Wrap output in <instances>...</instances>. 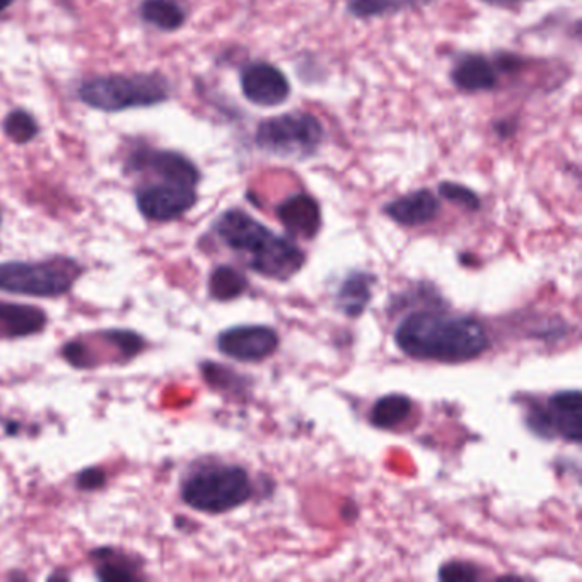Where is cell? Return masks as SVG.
<instances>
[{
  "label": "cell",
  "mask_w": 582,
  "mask_h": 582,
  "mask_svg": "<svg viewBox=\"0 0 582 582\" xmlns=\"http://www.w3.org/2000/svg\"><path fill=\"white\" fill-rule=\"evenodd\" d=\"M477 2L495 9H517L521 5L529 4L533 0H477Z\"/></svg>",
  "instance_id": "obj_28"
},
{
  "label": "cell",
  "mask_w": 582,
  "mask_h": 582,
  "mask_svg": "<svg viewBox=\"0 0 582 582\" xmlns=\"http://www.w3.org/2000/svg\"><path fill=\"white\" fill-rule=\"evenodd\" d=\"M2 127H4L5 136L16 144L32 142L39 132L38 122L26 110H14L9 113Z\"/></svg>",
  "instance_id": "obj_22"
},
{
  "label": "cell",
  "mask_w": 582,
  "mask_h": 582,
  "mask_svg": "<svg viewBox=\"0 0 582 582\" xmlns=\"http://www.w3.org/2000/svg\"><path fill=\"white\" fill-rule=\"evenodd\" d=\"M413 401L406 395H385L370 409L369 421L381 431L400 427L412 415Z\"/></svg>",
  "instance_id": "obj_19"
},
{
  "label": "cell",
  "mask_w": 582,
  "mask_h": 582,
  "mask_svg": "<svg viewBox=\"0 0 582 582\" xmlns=\"http://www.w3.org/2000/svg\"><path fill=\"white\" fill-rule=\"evenodd\" d=\"M214 231L229 250L243 256L250 271L262 277L287 282L305 266V251L293 238L277 235L241 208L220 214Z\"/></svg>",
  "instance_id": "obj_2"
},
{
  "label": "cell",
  "mask_w": 582,
  "mask_h": 582,
  "mask_svg": "<svg viewBox=\"0 0 582 582\" xmlns=\"http://www.w3.org/2000/svg\"><path fill=\"white\" fill-rule=\"evenodd\" d=\"M376 286V275L369 272H352L343 281L342 287L336 294V308L349 318H360L370 299H373V287Z\"/></svg>",
  "instance_id": "obj_17"
},
{
  "label": "cell",
  "mask_w": 582,
  "mask_h": 582,
  "mask_svg": "<svg viewBox=\"0 0 582 582\" xmlns=\"http://www.w3.org/2000/svg\"><path fill=\"white\" fill-rule=\"evenodd\" d=\"M247 289V275L231 265L217 266L208 278V294L216 301H232V299L243 296Z\"/></svg>",
  "instance_id": "obj_21"
},
{
  "label": "cell",
  "mask_w": 582,
  "mask_h": 582,
  "mask_svg": "<svg viewBox=\"0 0 582 582\" xmlns=\"http://www.w3.org/2000/svg\"><path fill=\"white\" fill-rule=\"evenodd\" d=\"M240 88L244 100L259 109H278L293 94L286 72L266 60H253L240 70Z\"/></svg>",
  "instance_id": "obj_10"
},
{
  "label": "cell",
  "mask_w": 582,
  "mask_h": 582,
  "mask_svg": "<svg viewBox=\"0 0 582 582\" xmlns=\"http://www.w3.org/2000/svg\"><path fill=\"white\" fill-rule=\"evenodd\" d=\"M255 147L271 158L305 162L317 158L327 142V128L315 113L290 110L256 125Z\"/></svg>",
  "instance_id": "obj_3"
},
{
  "label": "cell",
  "mask_w": 582,
  "mask_h": 582,
  "mask_svg": "<svg viewBox=\"0 0 582 582\" xmlns=\"http://www.w3.org/2000/svg\"><path fill=\"white\" fill-rule=\"evenodd\" d=\"M96 575L101 581H137L139 563L115 548H100L93 551Z\"/></svg>",
  "instance_id": "obj_18"
},
{
  "label": "cell",
  "mask_w": 582,
  "mask_h": 582,
  "mask_svg": "<svg viewBox=\"0 0 582 582\" xmlns=\"http://www.w3.org/2000/svg\"><path fill=\"white\" fill-rule=\"evenodd\" d=\"M278 333L265 324H241L228 328L217 339L220 354L240 363H260L278 349Z\"/></svg>",
  "instance_id": "obj_11"
},
{
  "label": "cell",
  "mask_w": 582,
  "mask_h": 582,
  "mask_svg": "<svg viewBox=\"0 0 582 582\" xmlns=\"http://www.w3.org/2000/svg\"><path fill=\"white\" fill-rule=\"evenodd\" d=\"M395 343L412 360L441 364L470 363L490 347L479 320L440 309L409 315L395 330Z\"/></svg>",
  "instance_id": "obj_1"
},
{
  "label": "cell",
  "mask_w": 582,
  "mask_h": 582,
  "mask_svg": "<svg viewBox=\"0 0 582 582\" xmlns=\"http://www.w3.org/2000/svg\"><path fill=\"white\" fill-rule=\"evenodd\" d=\"M140 18L162 32H176L186 23V11L178 0H144Z\"/></svg>",
  "instance_id": "obj_20"
},
{
  "label": "cell",
  "mask_w": 582,
  "mask_h": 582,
  "mask_svg": "<svg viewBox=\"0 0 582 582\" xmlns=\"http://www.w3.org/2000/svg\"><path fill=\"white\" fill-rule=\"evenodd\" d=\"M197 189L198 186L186 183L155 178V182L144 183L137 189V207L146 219L170 222L195 207L198 201Z\"/></svg>",
  "instance_id": "obj_8"
},
{
  "label": "cell",
  "mask_w": 582,
  "mask_h": 582,
  "mask_svg": "<svg viewBox=\"0 0 582 582\" xmlns=\"http://www.w3.org/2000/svg\"><path fill=\"white\" fill-rule=\"evenodd\" d=\"M526 425L544 440L582 441V395L579 390L551 395L545 406L529 407Z\"/></svg>",
  "instance_id": "obj_7"
},
{
  "label": "cell",
  "mask_w": 582,
  "mask_h": 582,
  "mask_svg": "<svg viewBox=\"0 0 582 582\" xmlns=\"http://www.w3.org/2000/svg\"><path fill=\"white\" fill-rule=\"evenodd\" d=\"M275 214L293 240H315L323 226L320 202L309 193H293L277 205Z\"/></svg>",
  "instance_id": "obj_13"
},
{
  "label": "cell",
  "mask_w": 582,
  "mask_h": 582,
  "mask_svg": "<svg viewBox=\"0 0 582 582\" xmlns=\"http://www.w3.org/2000/svg\"><path fill=\"white\" fill-rule=\"evenodd\" d=\"M78 487L81 490H96L101 489L106 482V475L100 468H88L78 475Z\"/></svg>",
  "instance_id": "obj_27"
},
{
  "label": "cell",
  "mask_w": 582,
  "mask_h": 582,
  "mask_svg": "<svg viewBox=\"0 0 582 582\" xmlns=\"http://www.w3.org/2000/svg\"><path fill=\"white\" fill-rule=\"evenodd\" d=\"M449 81L463 94L498 93L504 82L498 54L461 52L453 58Z\"/></svg>",
  "instance_id": "obj_9"
},
{
  "label": "cell",
  "mask_w": 582,
  "mask_h": 582,
  "mask_svg": "<svg viewBox=\"0 0 582 582\" xmlns=\"http://www.w3.org/2000/svg\"><path fill=\"white\" fill-rule=\"evenodd\" d=\"M47 315L36 306L0 301V339L36 335L47 327Z\"/></svg>",
  "instance_id": "obj_15"
},
{
  "label": "cell",
  "mask_w": 582,
  "mask_h": 582,
  "mask_svg": "<svg viewBox=\"0 0 582 582\" xmlns=\"http://www.w3.org/2000/svg\"><path fill=\"white\" fill-rule=\"evenodd\" d=\"M437 193L444 201L458 205V207L465 208L468 213H477V210L482 208V198L479 197V193L461 185V183L441 182L440 186H437Z\"/></svg>",
  "instance_id": "obj_23"
},
{
  "label": "cell",
  "mask_w": 582,
  "mask_h": 582,
  "mask_svg": "<svg viewBox=\"0 0 582 582\" xmlns=\"http://www.w3.org/2000/svg\"><path fill=\"white\" fill-rule=\"evenodd\" d=\"M62 355L67 363L72 364L73 367H93V355L89 354L84 343L70 342L62 349Z\"/></svg>",
  "instance_id": "obj_26"
},
{
  "label": "cell",
  "mask_w": 582,
  "mask_h": 582,
  "mask_svg": "<svg viewBox=\"0 0 582 582\" xmlns=\"http://www.w3.org/2000/svg\"><path fill=\"white\" fill-rule=\"evenodd\" d=\"M103 339L109 340L116 351L124 355V360H134L136 355L142 352L144 343L142 336L137 333L128 332V330H110L103 333Z\"/></svg>",
  "instance_id": "obj_24"
},
{
  "label": "cell",
  "mask_w": 582,
  "mask_h": 582,
  "mask_svg": "<svg viewBox=\"0 0 582 582\" xmlns=\"http://www.w3.org/2000/svg\"><path fill=\"white\" fill-rule=\"evenodd\" d=\"M437 0H347L345 12L357 21L385 20L403 12L422 11Z\"/></svg>",
  "instance_id": "obj_16"
},
{
  "label": "cell",
  "mask_w": 582,
  "mask_h": 582,
  "mask_svg": "<svg viewBox=\"0 0 582 582\" xmlns=\"http://www.w3.org/2000/svg\"><path fill=\"white\" fill-rule=\"evenodd\" d=\"M82 103L100 112L149 109L170 100L171 89L161 73H112L85 79L78 89Z\"/></svg>",
  "instance_id": "obj_4"
},
{
  "label": "cell",
  "mask_w": 582,
  "mask_h": 582,
  "mask_svg": "<svg viewBox=\"0 0 582 582\" xmlns=\"http://www.w3.org/2000/svg\"><path fill=\"white\" fill-rule=\"evenodd\" d=\"M383 214L403 228H422L441 214V198L431 189L406 193L383 205Z\"/></svg>",
  "instance_id": "obj_14"
},
{
  "label": "cell",
  "mask_w": 582,
  "mask_h": 582,
  "mask_svg": "<svg viewBox=\"0 0 582 582\" xmlns=\"http://www.w3.org/2000/svg\"><path fill=\"white\" fill-rule=\"evenodd\" d=\"M12 2H14V0H0V14L8 11V9L11 8Z\"/></svg>",
  "instance_id": "obj_29"
},
{
  "label": "cell",
  "mask_w": 582,
  "mask_h": 582,
  "mask_svg": "<svg viewBox=\"0 0 582 582\" xmlns=\"http://www.w3.org/2000/svg\"><path fill=\"white\" fill-rule=\"evenodd\" d=\"M128 170L193 186H198L202 180L197 164L176 151H136L128 159Z\"/></svg>",
  "instance_id": "obj_12"
},
{
  "label": "cell",
  "mask_w": 582,
  "mask_h": 582,
  "mask_svg": "<svg viewBox=\"0 0 582 582\" xmlns=\"http://www.w3.org/2000/svg\"><path fill=\"white\" fill-rule=\"evenodd\" d=\"M0 222H2V216H0Z\"/></svg>",
  "instance_id": "obj_30"
},
{
  "label": "cell",
  "mask_w": 582,
  "mask_h": 582,
  "mask_svg": "<svg viewBox=\"0 0 582 582\" xmlns=\"http://www.w3.org/2000/svg\"><path fill=\"white\" fill-rule=\"evenodd\" d=\"M482 578L480 569L473 563L463 560H452L441 566L440 579L447 582L479 581Z\"/></svg>",
  "instance_id": "obj_25"
},
{
  "label": "cell",
  "mask_w": 582,
  "mask_h": 582,
  "mask_svg": "<svg viewBox=\"0 0 582 582\" xmlns=\"http://www.w3.org/2000/svg\"><path fill=\"white\" fill-rule=\"evenodd\" d=\"M253 495L250 475L240 465H210L183 482L182 499L192 510L224 514L247 504Z\"/></svg>",
  "instance_id": "obj_5"
},
{
  "label": "cell",
  "mask_w": 582,
  "mask_h": 582,
  "mask_svg": "<svg viewBox=\"0 0 582 582\" xmlns=\"http://www.w3.org/2000/svg\"><path fill=\"white\" fill-rule=\"evenodd\" d=\"M82 266L66 256L45 262L0 263V290L33 297H57L69 293Z\"/></svg>",
  "instance_id": "obj_6"
}]
</instances>
